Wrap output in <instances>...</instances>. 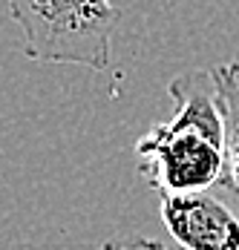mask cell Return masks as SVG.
I'll list each match as a JSON object with an SVG mask.
<instances>
[{"label": "cell", "mask_w": 239, "mask_h": 250, "mask_svg": "<svg viewBox=\"0 0 239 250\" xmlns=\"http://www.w3.org/2000/svg\"><path fill=\"white\" fill-rule=\"evenodd\" d=\"M176 112L136 141L139 173L165 193H196L225 178V129L208 69H185L167 83Z\"/></svg>", "instance_id": "cell-1"}, {"label": "cell", "mask_w": 239, "mask_h": 250, "mask_svg": "<svg viewBox=\"0 0 239 250\" xmlns=\"http://www.w3.org/2000/svg\"><path fill=\"white\" fill-rule=\"evenodd\" d=\"M35 63H70L104 72L113 66L121 9L113 0H6Z\"/></svg>", "instance_id": "cell-2"}, {"label": "cell", "mask_w": 239, "mask_h": 250, "mask_svg": "<svg viewBox=\"0 0 239 250\" xmlns=\"http://www.w3.org/2000/svg\"><path fill=\"white\" fill-rule=\"evenodd\" d=\"M159 219L182 250H239V190L225 178L208 190L159 196Z\"/></svg>", "instance_id": "cell-3"}, {"label": "cell", "mask_w": 239, "mask_h": 250, "mask_svg": "<svg viewBox=\"0 0 239 250\" xmlns=\"http://www.w3.org/2000/svg\"><path fill=\"white\" fill-rule=\"evenodd\" d=\"M216 104L225 129V181L239 190V61H225L211 69Z\"/></svg>", "instance_id": "cell-4"}, {"label": "cell", "mask_w": 239, "mask_h": 250, "mask_svg": "<svg viewBox=\"0 0 239 250\" xmlns=\"http://www.w3.org/2000/svg\"><path fill=\"white\" fill-rule=\"evenodd\" d=\"M101 250H182V248L179 245H165L159 239H147V236H127V239L104 242Z\"/></svg>", "instance_id": "cell-5"}]
</instances>
